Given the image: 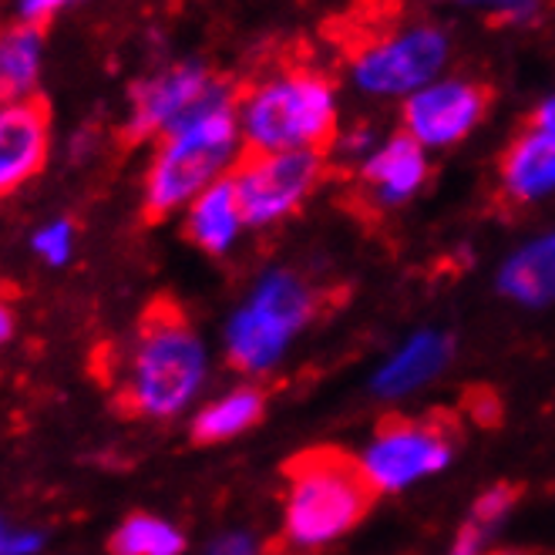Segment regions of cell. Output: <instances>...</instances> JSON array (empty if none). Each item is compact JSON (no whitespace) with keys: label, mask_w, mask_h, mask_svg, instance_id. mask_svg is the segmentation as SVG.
Masks as SVG:
<instances>
[{"label":"cell","mask_w":555,"mask_h":555,"mask_svg":"<svg viewBox=\"0 0 555 555\" xmlns=\"http://www.w3.org/2000/svg\"><path fill=\"white\" fill-rule=\"evenodd\" d=\"M209 357L185 310L172 300H155L128 344L118 371L121 408L145 421L179 417L206 384Z\"/></svg>","instance_id":"6da1fadb"},{"label":"cell","mask_w":555,"mask_h":555,"mask_svg":"<svg viewBox=\"0 0 555 555\" xmlns=\"http://www.w3.org/2000/svg\"><path fill=\"white\" fill-rule=\"evenodd\" d=\"M283 532L293 545L317 548L371 515L380 499L361 459L340 448H307L283 465Z\"/></svg>","instance_id":"7a4b0ae2"},{"label":"cell","mask_w":555,"mask_h":555,"mask_svg":"<svg viewBox=\"0 0 555 555\" xmlns=\"http://www.w3.org/2000/svg\"><path fill=\"white\" fill-rule=\"evenodd\" d=\"M243 152H320L337 142V88L313 68H283L236 105Z\"/></svg>","instance_id":"3957f363"},{"label":"cell","mask_w":555,"mask_h":555,"mask_svg":"<svg viewBox=\"0 0 555 555\" xmlns=\"http://www.w3.org/2000/svg\"><path fill=\"white\" fill-rule=\"evenodd\" d=\"M243 155L236 108H219L195 118L152 145L142 179V209L149 219H169L209 185L225 179Z\"/></svg>","instance_id":"277c9868"},{"label":"cell","mask_w":555,"mask_h":555,"mask_svg":"<svg viewBox=\"0 0 555 555\" xmlns=\"http://www.w3.org/2000/svg\"><path fill=\"white\" fill-rule=\"evenodd\" d=\"M240 91L203 61H176L128 88L121 132L128 142H158L219 108H236Z\"/></svg>","instance_id":"5b68a950"},{"label":"cell","mask_w":555,"mask_h":555,"mask_svg":"<svg viewBox=\"0 0 555 555\" xmlns=\"http://www.w3.org/2000/svg\"><path fill=\"white\" fill-rule=\"evenodd\" d=\"M459 441L462 424L451 411H428L421 417L387 414L374 428L371 448L361 462L377 492H401V488L441 472Z\"/></svg>","instance_id":"8992f818"},{"label":"cell","mask_w":555,"mask_h":555,"mask_svg":"<svg viewBox=\"0 0 555 555\" xmlns=\"http://www.w3.org/2000/svg\"><path fill=\"white\" fill-rule=\"evenodd\" d=\"M451 41L435 24H414L398 35L357 48L350 57L353 85L374 98H411L441 78Z\"/></svg>","instance_id":"52a82bcc"},{"label":"cell","mask_w":555,"mask_h":555,"mask_svg":"<svg viewBox=\"0 0 555 555\" xmlns=\"http://www.w3.org/2000/svg\"><path fill=\"white\" fill-rule=\"evenodd\" d=\"M326 176L320 152H243L230 172L246 225H270L297 212Z\"/></svg>","instance_id":"ba28073f"},{"label":"cell","mask_w":555,"mask_h":555,"mask_svg":"<svg viewBox=\"0 0 555 555\" xmlns=\"http://www.w3.org/2000/svg\"><path fill=\"white\" fill-rule=\"evenodd\" d=\"M488 88L465 78H438L404 98V135L421 149H448L468 139L488 112Z\"/></svg>","instance_id":"9c48e42d"},{"label":"cell","mask_w":555,"mask_h":555,"mask_svg":"<svg viewBox=\"0 0 555 555\" xmlns=\"http://www.w3.org/2000/svg\"><path fill=\"white\" fill-rule=\"evenodd\" d=\"M54 132L41 98L0 105V199L35 182L51 162Z\"/></svg>","instance_id":"30bf717a"},{"label":"cell","mask_w":555,"mask_h":555,"mask_svg":"<svg viewBox=\"0 0 555 555\" xmlns=\"http://www.w3.org/2000/svg\"><path fill=\"white\" fill-rule=\"evenodd\" d=\"M428 179V149H421L411 135H395L377 145L361 166V192L374 206H401Z\"/></svg>","instance_id":"8fae6325"},{"label":"cell","mask_w":555,"mask_h":555,"mask_svg":"<svg viewBox=\"0 0 555 555\" xmlns=\"http://www.w3.org/2000/svg\"><path fill=\"white\" fill-rule=\"evenodd\" d=\"M499 185L508 206H529L555 192V135L526 128L499 158Z\"/></svg>","instance_id":"7c38bea8"},{"label":"cell","mask_w":555,"mask_h":555,"mask_svg":"<svg viewBox=\"0 0 555 555\" xmlns=\"http://www.w3.org/2000/svg\"><path fill=\"white\" fill-rule=\"evenodd\" d=\"M243 225H246V219H243V209H240V199H236V189H233L230 176L219 179L216 185H209L203 195H195L182 212L185 240L209 256L230 253L243 233Z\"/></svg>","instance_id":"4fadbf2b"},{"label":"cell","mask_w":555,"mask_h":555,"mask_svg":"<svg viewBox=\"0 0 555 555\" xmlns=\"http://www.w3.org/2000/svg\"><path fill=\"white\" fill-rule=\"evenodd\" d=\"M44 78V30L21 21L0 24V105L35 102Z\"/></svg>","instance_id":"5bb4252c"},{"label":"cell","mask_w":555,"mask_h":555,"mask_svg":"<svg viewBox=\"0 0 555 555\" xmlns=\"http://www.w3.org/2000/svg\"><path fill=\"white\" fill-rule=\"evenodd\" d=\"M293 334L297 331L286 326L280 317L259 310L256 304H246L225 326V361L246 374L267 371L283 353Z\"/></svg>","instance_id":"9a60e30c"},{"label":"cell","mask_w":555,"mask_h":555,"mask_svg":"<svg viewBox=\"0 0 555 555\" xmlns=\"http://www.w3.org/2000/svg\"><path fill=\"white\" fill-rule=\"evenodd\" d=\"M267 414V390L263 387H236L222 398H212L192 417V441L195 444H222L256 428Z\"/></svg>","instance_id":"2e32d148"},{"label":"cell","mask_w":555,"mask_h":555,"mask_svg":"<svg viewBox=\"0 0 555 555\" xmlns=\"http://www.w3.org/2000/svg\"><path fill=\"white\" fill-rule=\"evenodd\" d=\"M451 357V340L441 334H417L408 347H401L374 377L380 395H408V390L428 384Z\"/></svg>","instance_id":"e0dca14e"},{"label":"cell","mask_w":555,"mask_h":555,"mask_svg":"<svg viewBox=\"0 0 555 555\" xmlns=\"http://www.w3.org/2000/svg\"><path fill=\"white\" fill-rule=\"evenodd\" d=\"M502 293L518 304H548L555 300V233L518 249L502 270Z\"/></svg>","instance_id":"ac0fdd59"},{"label":"cell","mask_w":555,"mask_h":555,"mask_svg":"<svg viewBox=\"0 0 555 555\" xmlns=\"http://www.w3.org/2000/svg\"><path fill=\"white\" fill-rule=\"evenodd\" d=\"M112 555H182L185 539L172 521L135 512L118 521V529L108 539Z\"/></svg>","instance_id":"d6986e66"},{"label":"cell","mask_w":555,"mask_h":555,"mask_svg":"<svg viewBox=\"0 0 555 555\" xmlns=\"http://www.w3.org/2000/svg\"><path fill=\"white\" fill-rule=\"evenodd\" d=\"M521 499V485H492L485 495H478L472 515L465 518V526L459 529V539H454L451 552L448 555H481V545L488 539L499 521L515 508V502Z\"/></svg>","instance_id":"ffe728a7"},{"label":"cell","mask_w":555,"mask_h":555,"mask_svg":"<svg viewBox=\"0 0 555 555\" xmlns=\"http://www.w3.org/2000/svg\"><path fill=\"white\" fill-rule=\"evenodd\" d=\"M75 249H78V225L68 216H51L30 233V253L38 256V263L51 270L68 267Z\"/></svg>","instance_id":"44dd1931"},{"label":"cell","mask_w":555,"mask_h":555,"mask_svg":"<svg viewBox=\"0 0 555 555\" xmlns=\"http://www.w3.org/2000/svg\"><path fill=\"white\" fill-rule=\"evenodd\" d=\"M81 4H88V0H17L14 14H17L21 24H30V27H41L44 30L51 21L64 17V14L81 8Z\"/></svg>","instance_id":"7402d4cb"},{"label":"cell","mask_w":555,"mask_h":555,"mask_svg":"<svg viewBox=\"0 0 555 555\" xmlns=\"http://www.w3.org/2000/svg\"><path fill=\"white\" fill-rule=\"evenodd\" d=\"M44 532L30 526H14L11 518L0 515V555H41Z\"/></svg>","instance_id":"603a6c76"},{"label":"cell","mask_w":555,"mask_h":555,"mask_svg":"<svg viewBox=\"0 0 555 555\" xmlns=\"http://www.w3.org/2000/svg\"><path fill=\"white\" fill-rule=\"evenodd\" d=\"M459 4L495 21H529L539 11V0H459Z\"/></svg>","instance_id":"cb8c5ba5"},{"label":"cell","mask_w":555,"mask_h":555,"mask_svg":"<svg viewBox=\"0 0 555 555\" xmlns=\"http://www.w3.org/2000/svg\"><path fill=\"white\" fill-rule=\"evenodd\" d=\"M465 408L468 414L485 424V428H492V424L502 421V398L492 395V390H485V387H472L468 395H465Z\"/></svg>","instance_id":"d4e9b609"},{"label":"cell","mask_w":555,"mask_h":555,"mask_svg":"<svg viewBox=\"0 0 555 555\" xmlns=\"http://www.w3.org/2000/svg\"><path fill=\"white\" fill-rule=\"evenodd\" d=\"M209 555H273V545L267 542H259L246 532H230V535H222L212 542Z\"/></svg>","instance_id":"484cf974"},{"label":"cell","mask_w":555,"mask_h":555,"mask_svg":"<svg viewBox=\"0 0 555 555\" xmlns=\"http://www.w3.org/2000/svg\"><path fill=\"white\" fill-rule=\"evenodd\" d=\"M14 334H17V310L11 300L0 297V350L14 340Z\"/></svg>","instance_id":"4316f807"},{"label":"cell","mask_w":555,"mask_h":555,"mask_svg":"<svg viewBox=\"0 0 555 555\" xmlns=\"http://www.w3.org/2000/svg\"><path fill=\"white\" fill-rule=\"evenodd\" d=\"M532 128H539V132L555 135V94H548L545 102L535 108V115H532Z\"/></svg>","instance_id":"83f0119b"},{"label":"cell","mask_w":555,"mask_h":555,"mask_svg":"<svg viewBox=\"0 0 555 555\" xmlns=\"http://www.w3.org/2000/svg\"><path fill=\"white\" fill-rule=\"evenodd\" d=\"M492 555H526V552H492Z\"/></svg>","instance_id":"f1b7e54d"}]
</instances>
